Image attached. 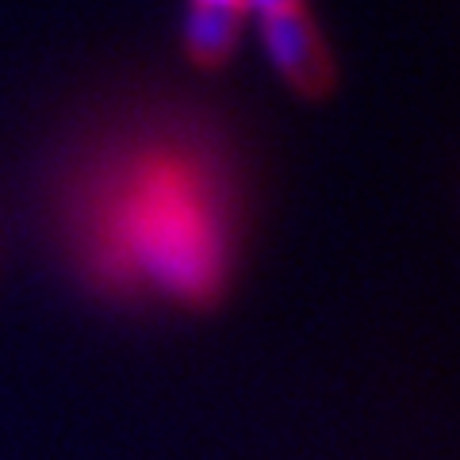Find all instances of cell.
<instances>
[{
    "instance_id": "1",
    "label": "cell",
    "mask_w": 460,
    "mask_h": 460,
    "mask_svg": "<svg viewBox=\"0 0 460 460\" xmlns=\"http://www.w3.org/2000/svg\"><path fill=\"white\" fill-rule=\"evenodd\" d=\"M39 223L66 277L104 304L211 307L246 246V150L204 100H115L47 157Z\"/></svg>"
},
{
    "instance_id": "2",
    "label": "cell",
    "mask_w": 460,
    "mask_h": 460,
    "mask_svg": "<svg viewBox=\"0 0 460 460\" xmlns=\"http://www.w3.org/2000/svg\"><path fill=\"white\" fill-rule=\"evenodd\" d=\"M265 58L299 100H326L338 89V58L311 8L257 20Z\"/></svg>"
},
{
    "instance_id": "3",
    "label": "cell",
    "mask_w": 460,
    "mask_h": 460,
    "mask_svg": "<svg viewBox=\"0 0 460 460\" xmlns=\"http://www.w3.org/2000/svg\"><path fill=\"white\" fill-rule=\"evenodd\" d=\"M246 20L250 16H242V12L189 4L181 23V50L189 58V66L199 74H223L242 50Z\"/></svg>"
},
{
    "instance_id": "4",
    "label": "cell",
    "mask_w": 460,
    "mask_h": 460,
    "mask_svg": "<svg viewBox=\"0 0 460 460\" xmlns=\"http://www.w3.org/2000/svg\"><path fill=\"white\" fill-rule=\"evenodd\" d=\"M307 8V0H246V16L269 20V16H284V12H299Z\"/></svg>"
},
{
    "instance_id": "5",
    "label": "cell",
    "mask_w": 460,
    "mask_h": 460,
    "mask_svg": "<svg viewBox=\"0 0 460 460\" xmlns=\"http://www.w3.org/2000/svg\"><path fill=\"white\" fill-rule=\"evenodd\" d=\"M189 4H199V8H226V12H242V16H246V0H189Z\"/></svg>"
}]
</instances>
